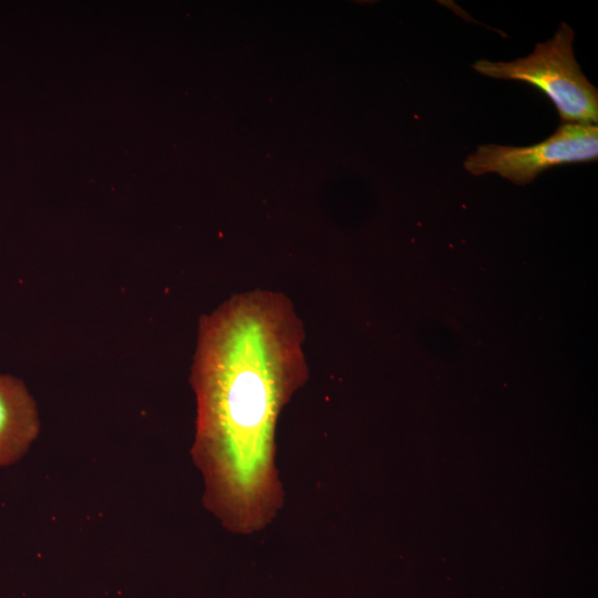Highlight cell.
Returning a JSON list of instances; mask_svg holds the SVG:
<instances>
[{
    "label": "cell",
    "mask_w": 598,
    "mask_h": 598,
    "mask_svg": "<svg viewBox=\"0 0 598 598\" xmlns=\"http://www.w3.org/2000/svg\"><path fill=\"white\" fill-rule=\"evenodd\" d=\"M303 339L291 301L277 291L235 295L200 318L192 457L204 478V506L231 533L265 528L282 506L276 427L308 379Z\"/></svg>",
    "instance_id": "6da1fadb"
},
{
    "label": "cell",
    "mask_w": 598,
    "mask_h": 598,
    "mask_svg": "<svg viewBox=\"0 0 598 598\" xmlns=\"http://www.w3.org/2000/svg\"><path fill=\"white\" fill-rule=\"evenodd\" d=\"M574 30L561 22L554 37L538 42L527 56L514 61L478 60L472 68L494 79L525 82L556 106L561 123L597 124L598 91L574 55Z\"/></svg>",
    "instance_id": "7a4b0ae2"
},
{
    "label": "cell",
    "mask_w": 598,
    "mask_h": 598,
    "mask_svg": "<svg viewBox=\"0 0 598 598\" xmlns=\"http://www.w3.org/2000/svg\"><path fill=\"white\" fill-rule=\"evenodd\" d=\"M597 157V124L561 123L553 135L530 146L480 145L467 155L464 168L473 175L495 173L525 185L550 167L592 162Z\"/></svg>",
    "instance_id": "3957f363"
},
{
    "label": "cell",
    "mask_w": 598,
    "mask_h": 598,
    "mask_svg": "<svg viewBox=\"0 0 598 598\" xmlns=\"http://www.w3.org/2000/svg\"><path fill=\"white\" fill-rule=\"evenodd\" d=\"M39 432L37 404L23 381L0 374V467L19 461Z\"/></svg>",
    "instance_id": "277c9868"
}]
</instances>
